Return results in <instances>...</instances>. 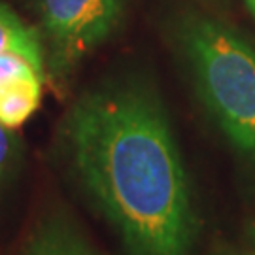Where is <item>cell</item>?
I'll return each instance as SVG.
<instances>
[{
	"label": "cell",
	"mask_w": 255,
	"mask_h": 255,
	"mask_svg": "<svg viewBox=\"0 0 255 255\" xmlns=\"http://www.w3.org/2000/svg\"><path fill=\"white\" fill-rule=\"evenodd\" d=\"M66 153L83 191L128 255H189L191 191L161 99L140 82L87 91L64 119Z\"/></svg>",
	"instance_id": "6da1fadb"
},
{
	"label": "cell",
	"mask_w": 255,
	"mask_h": 255,
	"mask_svg": "<svg viewBox=\"0 0 255 255\" xmlns=\"http://www.w3.org/2000/svg\"><path fill=\"white\" fill-rule=\"evenodd\" d=\"M178 40L204 104L255 163V47L235 28L204 15L183 19Z\"/></svg>",
	"instance_id": "7a4b0ae2"
},
{
	"label": "cell",
	"mask_w": 255,
	"mask_h": 255,
	"mask_svg": "<svg viewBox=\"0 0 255 255\" xmlns=\"http://www.w3.org/2000/svg\"><path fill=\"white\" fill-rule=\"evenodd\" d=\"M49 47L51 74L64 80L123 19L125 0H32Z\"/></svg>",
	"instance_id": "3957f363"
},
{
	"label": "cell",
	"mask_w": 255,
	"mask_h": 255,
	"mask_svg": "<svg viewBox=\"0 0 255 255\" xmlns=\"http://www.w3.org/2000/svg\"><path fill=\"white\" fill-rule=\"evenodd\" d=\"M21 255H99L78 227L63 214L40 219Z\"/></svg>",
	"instance_id": "277c9868"
},
{
	"label": "cell",
	"mask_w": 255,
	"mask_h": 255,
	"mask_svg": "<svg viewBox=\"0 0 255 255\" xmlns=\"http://www.w3.org/2000/svg\"><path fill=\"white\" fill-rule=\"evenodd\" d=\"M44 74L19 76L0 87V123L9 128L21 127L34 114L42 101Z\"/></svg>",
	"instance_id": "5b68a950"
},
{
	"label": "cell",
	"mask_w": 255,
	"mask_h": 255,
	"mask_svg": "<svg viewBox=\"0 0 255 255\" xmlns=\"http://www.w3.org/2000/svg\"><path fill=\"white\" fill-rule=\"evenodd\" d=\"M19 51L44 61L42 36L6 4H0V55Z\"/></svg>",
	"instance_id": "8992f818"
},
{
	"label": "cell",
	"mask_w": 255,
	"mask_h": 255,
	"mask_svg": "<svg viewBox=\"0 0 255 255\" xmlns=\"http://www.w3.org/2000/svg\"><path fill=\"white\" fill-rule=\"evenodd\" d=\"M19 157V144L13 134V128L0 123V191L13 172Z\"/></svg>",
	"instance_id": "52a82bcc"
},
{
	"label": "cell",
	"mask_w": 255,
	"mask_h": 255,
	"mask_svg": "<svg viewBox=\"0 0 255 255\" xmlns=\"http://www.w3.org/2000/svg\"><path fill=\"white\" fill-rule=\"evenodd\" d=\"M246 2H248V6H250V9L255 13V0H246Z\"/></svg>",
	"instance_id": "ba28073f"
}]
</instances>
